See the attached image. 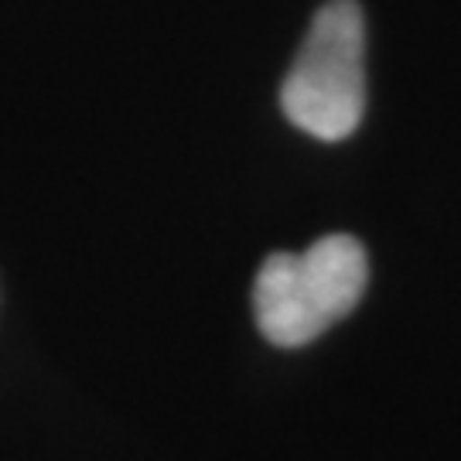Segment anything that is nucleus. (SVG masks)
<instances>
[{"mask_svg":"<svg viewBox=\"0 0 461 461\" xmlns=\"http://www.w3.org/2000/svg\"><path fill=\"white\" fill-rule=\"evenodd\" d=\"M369 284L356 236L331 232L304 253H270L253 284V314L267 342L301 348L342 321Z\"/></svg>","mask_w":461,"mask_h":461,"instance_id":"obj_1","label":"nucleus"},{"mask_svg":"<svg viewBox=\"0 0 461 461\" xmlns=\"http://www.w3.org/2000/svg\"><path fill=\"white\" fill-rule=\"evenodd\" d=\"M284 116L318 140H346L366 113V21L356 0H329L280 86Z\"/></svg>","mask_w":461,"mask_h":461,"instance_id":"obj_2","label":"nucleus"}]
</instances>
